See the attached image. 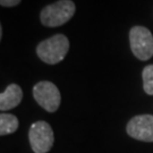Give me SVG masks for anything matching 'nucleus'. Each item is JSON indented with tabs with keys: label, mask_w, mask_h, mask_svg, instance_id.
Here are the masks:
<instances>
[{
	"label": "nucleus",
	"mask_w": 153,
	"mask_h": 153,
	"mask_svg": "<svg viewBox=\"0 0 153 153\" xmlns=\"http://www.w3.org/2000/svg\"><path fill=\"white\" fill-rule=\"evenodd\" d=\"M69 50V41L64 34H56L40 42L36 47V55L48 65H56L65 59Z\"/></svg>",
	"instance_id": "1"
},
{
	"label": "nucleus",
	"mask_w": 153,
	"mask_h": 153,
	"mask_svg": "<svg viewBox=\"0 0 153 153\" xmlns=\"http://www.w3.org/2000/svg\"><path fill=\"white\" fill-rule=\"evenodd\" d=\"M76 6L71 0H59L45 6L40 13L41 24L47 27L61 26L75 15Z\"/></svg>",
	"instance_id": "2"
},
{
	"label": "nucleus",
	"mask_w": 153,
	"mask_h": 153,
	"mask_svg": "<svg viewBox=\"0 0 153 153\" xmlns=\"http://www.w3.org/2000/svg\"><path fill=\"white\" fill-rule=\"evenodd\" d=\"M129 44L133 55L142 61L153 57V35L144 26H134L129 31Z\"/></svg>",
	"instance_id": "3"
},
{
	"label": "nucleus",
	"mask_w": 153,
	"mask_h": 153,
	"mask_svg": "<svg viewBox=\"0 0 153 153\" xmlns=\"http://www.w3.org/2000/svg\"><path fill=\"white\" fill-rule=\"evenodd\" d=\"M28 140L33 152L47 153L53 146L55 135L51 126L47 121L40 120L31 125Z\"/></svg>",
	"instance_id": "4"
},
{
	"label": "nucleus",
	"mask_w": 153,
	"mask_h": 153,
	"mask_svg": "<svg viewBox=\"0 0 153 153\" xmlns=\"http://www.w3.org/2000/svg\"><path fill=\"white\" fill-rule=\"evenodd\" d=\"M33 97L39 105L48 112L57 111L61 102L59 88L49 81H41L36 83L33 88Z\"/></svg>",
	"instance_id": "5"
},
{
	"label": "nucleus",
	"mask_w": 153,
	"mask_h": 153,
	"mask_svg": "<svg viewBox=\"0 0 153 153\" xmlns=\"http://www.w3.org/2000/svg\"><path fill=\"white\" fill-rule=\"evenodd\" d=\"M131 137L142 142H153V116L138 115L133 117L126 126Z\"/></svg>",
	"instance_id": "6"
},
{
	"label": "nucleus",
	"mask_w": 153,
	"mask_h": 153,
	"mask_svg": "<svg viewBox=\"0 0 153 153\" xmlns=\"http://www.w3.org/2000/svg\"><path fill=\"white\" fill-rule=\"evenodd\" d=\"M23 91L19 85L9 84L7 88L0 94V110L7 111L16 108L22 102Z\"/></svg>",
	"instance_id": "7"
},
{
	"label": "nucleus",
	"mask_w": 153,
	"mask_h": 153,
	"mask_svg": "<svg viewBox=\"0 0 153 153\" xmlns=\"http://www.w3.org/2000/svg\"><path fill=\"white\" fill-rule=\"evenodd\" d=\"M18 126H19V123L16 116L5 114V112L0 115V135L1 136L13 134L14 131H17Z\"/></svg>",
	"instance_id": "8"
},
{
	"label": "nucleus",
	"mask_w": 153,
	"mask_h": 153,
	"mask_svg": "<svg viewBox=\"0 0 153 153\" xmlns=\"http://www.w3.org/2000/svg\"><path fill=\"white\" fill-rule=\"evenodd\" d=\"M142 78L144 92L149 95H153V65L144 67L142 71Z\"/></svg>",
	"instance_id": "9"
},
{
	"label": "nucleus",
	"mask_w": 153,
	"mask_h": 153,
	"mask_svg": "<svg viewBox=\"0 0 153 153\" xmlns=\"http://www.w3.org/2000/svg\"><path fill=\"white\" fill-rule=\"evenodd\" d=\"M22 0H0V5L2 7H15Z\"/></svg>",
	"instance_id": "10"
}]
</instances>
